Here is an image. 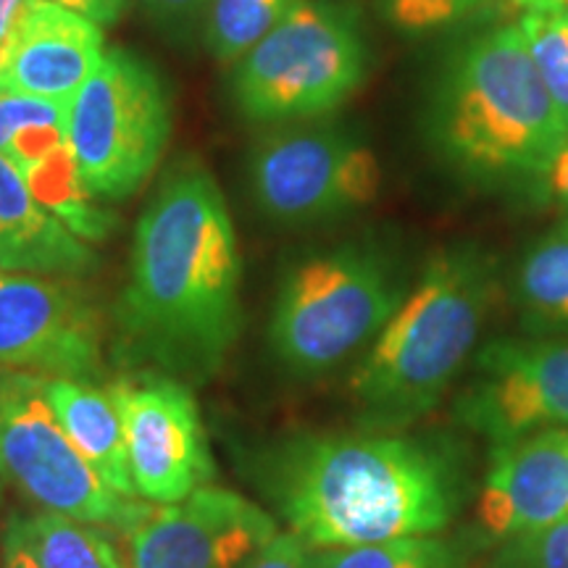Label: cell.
<instances>
[{"label":"cell","instance_id":"obj_14","mask_svg":"<svg viewBox=\"0 0 568 568\" xmlns=\"http://www.w3.org/2000/svg\"><path fill=\"white\" fill-rule=\"evenodd\" d=\"M477 518L497 542L568 518V429L495 445Z\"/></svg>","mask_w":568,"mask_h":568},{"label":"cell","instance_id":"obj_12","mask_svg":"<svg viewBox=\"0 0 568 568\" xmlns=\"http://www.w3.org/2000/svg\"><path fill=\"white\" fill-rule=\"evenodd\" d=\"M0 368L95 382L103 318L74 282L0 268Z\"/></svg>","mask_w":568,"mask_h":568},{"label":"cell","instance_id":"obj_4","mask_svg":"<svg viewBox=\"0 0 568 568\" xmlns=\"http://www.w3.org/2000/svg\"><path fill=\"white\" fill-rule=\"evenodd\" d=\"M497 297V261L477 243H453L422 274L351 376L366 429H406L437 408L477 353Z\"/></svg>","mask_w":568,"mask_h":568},{"label":"cell","instance_id":"obj_21","mask_svg":"<svg viewBox=\"0 0 568 568\" xmlns=\"http://www.w3.org/2000/svg\"><path fill=\"white\" fill-rule=\"evenodd\" d=\"M316 568H489L464 537H406L393 542L316 550Z\"/></svg>","mask_w":568,"mask_h":568},{"label":"cell","instance_id":"obj_30","mask_svg":"<svg viewBox=\"0 0 568 568\" xmlns=\"http://www.w3.org/2000/svg\"><path fill=\"white\" fill-rule=\"evenodd\" d=\"M48 3L80 13V17L95 21L98 27H111L122 19L130 0H48Z\"/></svg>","mask_w":568,"mask_h":568},{"label":"cell","instance_id":"obj_5","mask_svg":"<svg viewBox=\"0 0 568 568\" xmlns=\"http://www.w3.org/2000/svg\"><path fill=\"white\" fill-rule=\"evenodd\" d=\"M374 48L355 0H301L232 71L247 122L280 126L326 119L364 88Z\"/></svg>","mask_w":568,"mask_h":568},{"label":"cell","instance_id":"obj_9","mask_svg":"<svg viewBox=\"0 0 568 568\" xmlns=\"http://www.w3.org/2000/svg\"><path fill=\"white\" fill-rule=\"evenodd\" d=\"M0 477L42 510L124 535L145 508L98 479L55 418L42 376L13 368H0Z\"/></svg>","mask_w":568,"mask_h":568},{"label":"cell","instance_id":"obj_16","mask_svg":"<svg viewBox=\"0 0 568 568\" xmlns=\"http://www.w3.org/2000/svg\"><path fill=\"white\" fill-rule=\"evenodd\" d=\"M98 266L84 240L38 201L24 174L0 155V268L3 272L77 276Z\"/></svg>","mask_w":568,"mask_h":568},{"label":"cell","instance_id":"obj_25","mask_svg":"<svg viewBox=\"0 0 568 568\" xmlns=\"http://www.w3.org/2000/svg\"><path fill=\"white\" fill-rule=\"evenodd\" d=\"M379 17L403 34H432L458 24L487 0H374Z\"/></svg>","mask_w":568,"mask_h":568},{"label":"cell","instance_id":"obj_31","mask_svg":"<svg viewBox=\"0 0 568 568\" xmlns=\"http://www.w3.org/2000/svg\"><path fill=\"white\" fill-rule=\"evenodd\" d=\"M3 568H42L13 521H9V529L3 531Z\"/></svg>","mask_w":568,"mask_h":568},{"label":"cell","instance_id":"obj_29","mask_svg":"<svg viewBox=\"0 0 568 568\" xmlns=\"http://www.w3.org/2000/svg\"><path fill=\"white\" fill-rule=\"evenodd\" d=\"M537 201L552 205L560 219H568V142L550 163L548 174L537 190Z\"/></svg>","mask_w":568,"mask_h":568},{"label":"cell","instance_id":"obj_28","mask_svg":"<svg viewBox=\"0 0 568 568\" xmlns=\"http://www.w3.org/2000/svg\"><path fill=\"white\" fill-rule=\"evenodd\" d=\"M243 568H316V550L293 531H276Z\"/></svg>","mask_w":568,"mask_h":568},{"label":"cell","instance_id":"obj_26","mask_svg":"<svg viewBox=\"0 0 568 568\" xmlns=\"http://www.w3.org/2000/svg\"><path fill=\"white\" fill-rule=\"evenodd\" d=\"M489 568H568V518L503 539Z\"/></svg>","mask_w":568,"mask_h":568},{"label":"cell","instance_id":"obj_6","mask_svg":"<svg viewBox=\"0 0 568 568\" xmlns=\"http://www.w3.org/2000/svg\"><path fill=\"white\" fill-rule=\"evenodd\" d=\"M408 293L385 247L343 243L290 268L276 293L268 343L295 374H324L366 351Z\"/></svg>","mask_w":568,"mask_h":568},{"label":"cell","instance_id":"obj_11","mask_svg":"<svg viewBox=\"0 0 568 568\" xmlns=\"http://www.w3.org/2000/svg\"><path fill=\"white\" fill-rule=\"evenodd\" d=\"M453 416L493 447L568 429V337H514L481 347Z\"/></svg>","mask_w":568,"mask_h":568},{"label":"cell","instance_id":"obj_27","mask_svg":"<svg viewBox=\"0 0 568 568\" xmlns=\"http://www.w3.org/2000/svg\"><path fill=\"white\" fill-rule=\"evenodd\" d=\"M211 0H142L148 17L174 38H190L201 24Z\"/></svg>","mask_w":568,"mask_h":568},{"label":"cell","instance_id":"obj_1","mask_svg":"<svg viewBox=\"0 0 568 568\" xmlns=\"http://www.w3.org/2000/svg\"><path fill=\"white\" fill-rule=\"evenodd\" d=\"M243 258L216 180L176 161L134 226L130 280L116 308L126 364L209 379L243 329Z\"/></svg>","mask_w":568,"mask_h":568},{"label":"cell","instance_id":"obj_8","mask_svg":"<svg viewBox=\"0 0 568 568\" xmlns=\"http://www.w3.org/2000/svg\"><path fill=\"white\" fill-rule=\"evenodd\" d=\"M253 201L272 222L305 226L353 216L376 201L382 163L364 134L326 119L268 126L251 161Z\"/></svg>","mask_w":568,"mask_h":568},{"label":"cell","instance_id":"obj_17","mask_svg":"<svg viewBox=\"0 0 568 568\" xmlns=\"http://www.w3.org/2000/svg\"><path fill=\"white\" fill-rule=\"evenodd\" d=\"M42 393L80 456L98 474V479L116 495L140 500L130 477V464H126L122 418H119L109 389L80 379L42 376Z\"/></svg>","mask_w":568,"mask_h":568},{"label":"cell","instance_id":"obj_13","mask_svg":"<svg viewBox=\"0 0 568 568\" xmlns=\"http://www.w3.org/2000/svg\"><path fill=\"white\" fill-rule=\"evenodd\" d=\"M272 514L222 487L172 506H145L126 531L130 568H243L276 537Z\"/></svg>","mask_w":568,"mask_h":568},{"label":"cell","instance_id":"obj_2","mask_svg":"<svg viewBox=\"0 0 568 568\" xmlns=\"http://www.w3.org/2000/svg\"><path fill=\"white\" fill-rule=\"evenodd\" d=\"M264 468L274 508L314 550L443 535L468 497L456 447L406 429L295 437Z\"/></svg>","mask_w":568,"mask_h":568},{"label":"cell","instance_id":"obj_24","mask_svg":"<svg viewBox=\"0 0 568 568\" xmlns=\"http://www.w3.org/2000/svg\"><path fill=\"white\" fill-rule=\"evenodd\" d=\"M516 24L539 82L568 130V3L524 9Z\"/></svg>","mask_w":568,"mask_h":568},{"label":"cell","instance_id":"obj_33","mask_svg":"<svg viewBox=\"0 0 568 568\" xmlns=\"http://www.w3.org/2000/svg\"><path fill=\"white\" fill-rule=\"evenodd\" d=\"M510 3L524 6V9H539V6H566L568 0H510Z\"/></svg>","mask_w":568,"mask_h":568},{"label":"cell","instance_id":"obj_32","mask_svg":"<svg viewBox=\"0 0 568 568\" xmlns=\"http://www.w3.org/2000/svg\"><path fill=\"white\" fill-rule=\"evenodd\" d=\"M24 3L27 0H0V48H3L6 40H9L19 13L24 11Z\"/></svg>","mask_w":568,"mask_h":568},{"label":"cell","instance_id":"obj_18","mask_svg":"<svg viewBox=\"0 0 568 568\" xmlns=\"http://www.w3.org/2000/svg\"><path fill=\"white\" fill-rule=\"evenodd\" d=\"M514 301L529 337L568 335V219L524 251L514 276Z\"/></svg>","mask_w":568,"mask_h":568},{"label":"cell","instance_id":"obj_19","mask_svg":"<svg viewBox=\"0 0 568 568\" xmlns=\"http://www.w3.org/2000/svg\"><path fill=\"white\" fill-rule=\"evenodd\" d=\"M69 103L0 88V155L21 174L69 145Z\"/></svg>","mask_w":568,"mask_h":568},{"label":"cell","instance_id":"obj_22","mask_svg":"<svg viewBox=\"0 0 568 568\" xmlns=\"http://www.w3.org/2000/svg\"><path fill=\"white\" fill-rule=\"evenodd\" d=\"M24 180L32 187V193L38 195V201L55 219H61L67 230L74 232L80 240H103L116 226V216L98 209L95 197L84 190L69 145L48 155L38 166L27 169Z\"/></svg>","mask_w":568,"mask_h":568},{"label":"cell","instance_id":"obj_15","mask_svg":"<svg viewBox=\"0 0 568 568\" xmlns=\"http://www.w3.org/2000/svg\"><path fill=\"white\" fill-rule=\"evenodd\" d=\"M103 55V27L48 0H27L0 48V88L71 103Z\"/></svg>","mask_w":568,"mask_h":568},{"label":"cell","instance_id":"obj_7","mask_svg":"<svg viewBox=\"0 0 568 568\" xmlns=\"http://www.w3.org/2000/svg\"><path fill=\"white\" fill-rule=\"evenodd\" d=\"M69 151L95 201H126L151 180L172 138V103L148 61L122 48L69 103Z\"/></svg>","mask_w":568,"mask_h":568},{"label":"cell","instance_id":"obj_3","mask_svg":"<svg viewBox=\"0 0 568 568\" xmlns=\"http://www.w3.org/2000/svg\"><path fill=\"white\" fill-rule=\"evenodd\" d=\"M424 138L466 187L537 197L568 130L518 24L487 27L450 48L426 92Z\"/></svg>","mask_w":568,"mask_h":568},{"label":"cell","instance_id":"obj_20","mask_svg":"<svg viewBox=\"0 0 568 568\" xmlns=\"http://www.w3.org/2000/svg\"><path fill=\"white\" fill-rule=\"evenodd\" d=\"M11 521L42 568H130L116 545L92 524L53 510Z\"/></svg>","mask_w":568,"mask_h":568},{"label":"cell","instance_id":"obj_10","mask_svg":"<svg viewBox=\"0 0 568 568\" xmlns=\"http://www.w3.org/2000/svg\"><path fill=\"white\" fill-rule=\"evenodd\" d=\"M124 429L126 464L140 500L172 506L216 474L195 395L174 376L145 372L109 385Z\"/></svg>","mask_w":568,"mask_h":568},{"label":"cell","instance_id":"obj_23","mask_svg":"<svg viewBox=\"0 0 568 568\" xmlns=\"http://www.w3.org/2000/svg\"><path fill=\"white\" fill-rule=\"evenodd\" d=\"M297 3L301 0H211L203 17L205 45L219 63L234 67Z\"/></svg>","mask_w":568,"mask_h":568}]
</instances>
